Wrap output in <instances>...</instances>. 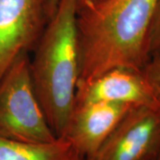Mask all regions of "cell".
Masks as SVG:
<instances>
[{
  "mask_svg": "<svg viewBox=\"0 0 160 160\" xmlns=\"http://www.w3.org/2000/svg\"><path fill=\"white\" fill-rule=\"evenodd\" d=\"M142 71L160 102V54L150 58Z\"/></svg>",
  "mask_w": 160,
  "mask_h": 160,
  "instance_id": "9c48e42d",
  "label": "cell"
},
{
  "mask_svg": "<svg viewBox=\"0 0 160 160\" xmlns=\"http://www.w3.org/2000/svg\"><path fill=\"white\" fill-rule=\"evenodd\" d=\"M127 103L94 102L75 106L61 138L67 140L80 154H93L130 109Z\"/></svg>",
  "mask_w": 160,
  "mask_h": 160,
  "instance_id": "52a82bcc",
  "label": "cell"
},
{
  "mask_svg": "<svg viewBox=\"0 0 160 160\" xmlns=\"http://www.w3.org/2000/svg\"><path fill=\"white\" fill-rule=\"evenodd\" d=\"M23 54L0 78V137L22 142H50L58 137L46 120L37 97Z\"/></svg>",
  "mask_w": 160,
  "mask_h": 160,
  "instance_id": "3957f363",
  "label": "cell"
},
{
  "mask_svg": "<svg viewBox=\"0 0 160 160\" xmlns=\"http://www.w3.org/2000/svg\"><path fill=\"white\" fill-rule=\"evenodd\" d=\"M149 52L150 58L160 54V0L156 8L149 38Z\"/></svg>",
  "mask_w": 160,
  "mask_h": 160,
  "instance_id": "30bf717a",
  "label": "cell"
},
{
  "mask_svg": "<svg viewBox=\"0 0 160 160\" xmlns=\"http://www.w3.org/2000/svg\"><path fill=\"white\" fill-rule=\"evenodd\" d=\"M49 0H0V78L23 54L33 52L50 18Z\"/></svg>",
  "mask_w": 160,
  "mask_h": 160,
  "instance_id": "5b68a950",
  "label": "cell"
},
{
  "mask_svg": "<svg viewBox=\"0 0 160 160\" xmlns=\"http://www.w3.org/2000/svg\"><path fill=\"white\" fill-rule=\"evenodd\" d=\"M77 10L78 0H60L29 62L37 97L58 138L74 109L79 80Z\"/></svg>",
  "mask_w": 160,
  "mask_h": 160,
  "instance_id": "7a4b0ae2",
  "label": "cell"
},
{
  "mask_svg": "<svg viewBox=\"0 0 160 160\" xmlns=\"http://www.w3.org/2000/svg\"><path fill=\"white\" fill-rule=\"evenodd\" d=\"M159 0H102L78 5L79 80L114 68L142 70Z\"/></svg>",
  "mask_w": 160,
  "mask_h": 160,
  "instance_id": "6da1fadb",
  "label": "cell"
},
{
  "mask_svg": "<svg viewBox=\"0 0 160 160\" xmlns=\"http://www.w3.org/2000/svg\"><path fill=\"white\" fill-rule=\"evenodd\" d=\"M94 102L127 103L133 106L160 104L142 70L127 68L109 69L92 79L78 83L75 106Z\"/></svg>",
  "mask_w": 160,
  "mask_h": 160,
  "instance_id": "8992f818",
  "label": "cell"
},
{
  "mask_svg": "<svg viewBox=\"0 0 160 160\" xmlns=\"http://www.w3.org/2000/svg\"><path fill=\"white\" fill-rule=\"evenodd\" d=\"M102 0H78V5H82V4H92V3H96Z\"/></svg>",
  "mask_w": 160,
  "mask_h": 160,
  "instance_id": "7c38bea8",
  "label": "cell"
},
{
  "mask_svg": "<svg viewBox=\"0 0 160 160\" xmlns=\"http://www.w3.org/2000/svg\"><path fill=\"white\" fill-rule=\"evenodd\" d=\"M0 160H86L64 138L30 143L0 137Z\"/></svg>",
  "mask_w": 160,
  "mask_h": 160,
  "instance_id": "ba28073f",
  "label": "cell"
},
{
  "mask_svg": "<svg viewBox=\"0 0 160 160\" xmlns=\"http://www.w3.org/2000/svg\"><path fill=\"white\" fill-rule=\"evenodd\" d=\"M154 160H160V156H159V157H158L157 158H155Z\"/></svg>",
  "mask_w": 160,
  "mask_h": 160,
  "instance_id": "4fadbf2b",
  "label": "cell"
},
{
  "mask_svg": "<svg viewBox=\"0 0 160 160\" xmlns=\"http://www.w3.org/2000/svg\"><path fill=\"white\" fill-rule=\"evenodd\" d=\"M160 156V104L134 106L86 160H154Z\"/></svg>",
  "mask_w": 160,
  "mask_h": 160,
  "instance_id": "277c9868",
  "label": "cell"
},
{
  "mask_svg": "<svg viewBox=\"0 0 160 160\" xmlns=\"http://www.w3.org/2000/svg\"><path fill=\"white\" fill-rule=\"evenodd\" d=\"M59 2H60V0H49V2H48V14H49L50 19L52 17V15L54 14V12L57 10Z\"/></svg>",
  "mask_w": 160,
  "mask_h": 160,
  "instance_id": "8fae6325",
  "label": "cell"
}]
</instances>
